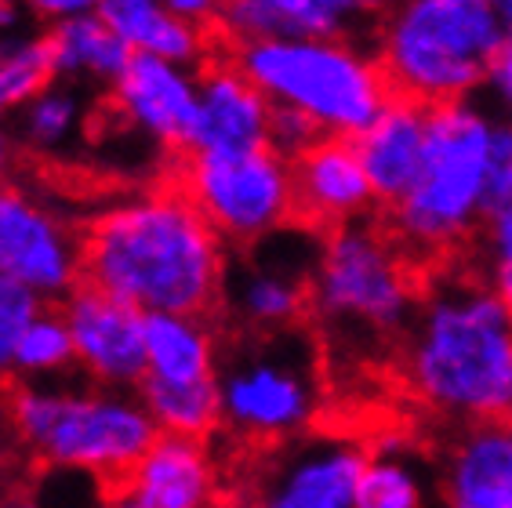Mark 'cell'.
I'll list each match as a JSON object with an SVG mask.
<instances>
[{"label":"cell","mask_w":512,"mask_h":508,"mask_svg":"<svg viewBox=\"0 0 512 508\" xmlns=\"http://www.w3.org/2000/svg\"><path fill=\"white\" fill-rule=\"evenodd\" d=\"M498 120L476 98L429 106L425 157L414 186L385 207L389 233L411 258H440L487 225V167Z\"/></svg>","instance_id":"obj_3"},{"label":"cell","mask_w":512,"mask_h":508,"mask_svg":"<svg viewBox=\"0 0 512 508\" xmlns=\"http://www.w3.org/2000/svg\"><path fill=\"white\" fill-rule=\"evenodd\" d=\"M168 8L175 11L178 19L204 26V30L218 33V15H222V0H168Z\"/></svg>","instance_id":"obj_34"},{"label":"cell","mask_w":512,"mask_h":508,"mask_svg":"<svg viewBox=\"0 0 512 508\" xmlns=\"http://www.w3.org/2000/svg\"><path fill=\"white\" fill-rule=\"evenodd\" d=\"M411 392L458 421L512 418V309L491 280L440 276L400 338Z\"/></svg>","instance_id":"obj_2"},{"label":"cell","mask_w":512,"mask_h":508,"mask_svg":"<svg viewBox=\"0 0 512 508\" xmlns=\"http://www.w3.org/2000/svg\"><path fill=\"white\" fill-rule=\"evenodd\" d=\"M512 200V120H498L491 135V167H487V218Z\"/></svg>","instance_id":"obj_32"},{"label":"cell","mask_w":512,"mask_h":508,"mask_svg":"<svg viewBox=\"0 0 512 508\" xmlns=\"http://www.w3.org/2000/svg\"><path fill=\"white\" fill-rule=\"evenodd\" d=\"M55 80L44 30L0 37V120L19 113L33 95Z\"/></svg>","instance_id":"obj_26"},{"label":"cell","mask_w":512,"mask_h":508,"mask_svg":"<svg viewBox=\"0 0 512 508\" xmlns=\"http://www.w3.org/2000/svg\"><path fill=\"white\" fill-rule=\"evenodd\" d=\"M215 316L146 313L149 371L164 381H207L218 371Z\"/></svg>","instance_id":"obj_23"},{"label":"cell","mask_w":512,"mask_h":508,"mask_svg":"<svg viewBox=\"0 0 512 508\" xmlns=\"http://www.w3.org/2000/svg\"><path fill=\"white\" fill-rule=\"evenodd\" d=\"M99 15L138 55H157L197 69L222 48L215 30L178 19L168 0H102Z\"/></svg>","instance_id":"obj_21"},{"label":"cell","mask_w":512,"mask_h":508,"mask_svg":"<svg viewBox=\"0 0 512 508\" xmlns=\"http://www.w3.org/2000/svg\"><path fill=\"white\" fill-rule=\"evenodd\" d=\"M19 157H22L19 131H11V127H4V120H0V182H8V178H15V167H19Z\"/></svg>","instance_id":"obj_36"},{"label":"cell","mask_w":512,"mask_h":508,"mask_svg":"<svg viewBox=\"0 0 512 508\" xmlns=\"http://www.w3.org/2000/svg\"><path fill=\"white\" fill-rule=\"evenodd\" d=\"M491 4H494V11H498V19H502L505 33H509V40H512V0H491Z\"/></svg>","instance_id":"obj_37"},{"label":"cell","mask_w":512,"mask_h":508,"mask_svg":"<svg viewBox=\"0 0 512 508\" xmlns=\"http://www.w3.org/2000/svg\"><path fill=\"white\" fill-rule=\"evenodd\" d=\"M142 403L157 418L160 432H178L207 440L215 429H222V396H218V378L207 381H164L157 374H146L138 381Z\"/></svg>","instance_id":"obj_24"},{"label":"cell","mask_w":512,"mask_h":508,"mask_svg":"<svg viewBox=\"0 0 512 508\" xmlns=\"http://www.w3.org/2000/svg\"><path fill=\"white\" fill-rule=\"evenodd\" d=\"M229 254L175 175L80 225V280L142 313H222Z\"/></svg>","instance_id":"obj_1"},{"label":"cell","mask_w":512,"mask_h":508,"mask_svg":"<svg viewBox=\"0 0 512 508\" xmlns=\"http://www.w3.org/2000/svg\"><path fill=\"white\" fill-rule=\"evenodd\" d=\"M0 276L48 298L80 284V225H69L15 178L0 182Z\"/></svg>","instance_id":"obj_10"},{"label":"cell","mask_w":512,"mask_h":508,"mask_svg":"<svg viewBox=\"0 0 512 508\" xmlns=\"http://www.w3.org/2000/svg\"><path fill=\"white\" fill-rule=\"evenodd\" d=\"M109 95L120 117L135 131H142L149 142H157L175 157L189 153L200 106V77L193 66L135 51Z\"/></svg>","instance_id":"obj_14"},{"label":"cell","mask_w":512,"mask_h":508,"mask_svg":"<svg viewBox=\"0 0 512 508\" xmlns=\"http://www.w3.org/2000/svg\"><path fill=\"white\" fill-rule=\"evenodd\" d=\"M106 508H222L215 461L204 440L160 432L128 472L99 483Z\"/></svg>","instance_id":"obj_12"},{"label":"cell","mask_w":512,"mask_h":508,"mask_svg":"<svg viewBox=\"0 0 512 508\" xmlns=\"http://www.w3.org/2000/svg\"><path fill=\"white\" fill-rule=\"evenodd\" d=\"M197 77L200 106L189 153L269 146L273 98L247 77L226 48H218L204 66H197Z\"/></svg>","instance_id":"obj_18"},{"label":"cell","mask_w":512,"mask_h":508,"mask_svg":"<svg viewBox=\"0 0 512 508\" xmlns=\"http://www.w3.org/2000/svg\"><path fill=\"white\" fill-rule=\"evenodd\" d=\"M73 360H77V342H73L62 305L59 309L44 305L22 331L19 349H15V367H19V374H59Z\"/></svg>","instance_id":"obj_27"},{"label":"cell","mask_w":512,"mask_h":508,"mask_svg":"<svg viewBox=\"0 0 512 508\" xmlns=\"http://www.w3.org/2000/svg\"><path fill=\"white\" fill-rule=\"evenodd\" d=\"M291 175H295V222L316 233L367 218L371 207H378L360 149L345 135L316 138L306 153L291 160Z\"/></svg>","instance_id":"obj_17"},{"label":"cell","mask_w":512,"mask_h":508,"mask_svg":"<svg viewBox=\"0 0 512 508\" xmlns=\"http://www.w3.org/2000/svg\"><path fill=\"white\" fill-rule=\"evenodd\" d=\"M327 131L316 124L309 113L295 106H280L273 102V120H269V146L280 149L287 160H295L298 153H306L316 138H324Z\"/></svg>","instance_id":"obj_30"},{"label":"cell","mask_w":512,"mask_h":508,"mask_svg":"<svg viewBox=\"0 0 512 508\" xmlns=\"http://www.w3.org/2000/svg\"><path fill=\"white\" fill-rule=\"evenodd\" d=\"M287 225L247 244V262L229 265L222 309L240 331H276L306 323L313 313V273L320 247L287 251ZM324 240V236H320Z\"/></svg>","instance_id":"obj_11"},{"label":"cell","mask_w":512,"mask_h":508,"mask_svg":"<svg viewBox=\"0 0 512 508\" xmlns=\"http://www.w3.org/2000/svg\"><path fill=\"white\" fill-rule=\"evenodd\" d=\"M222 429L247 447H280L320 411V356L306 323L218 342Z\"/></svg>","instance_id":"obj_8"},{"label":"cell","mask_w":512,"mask_h":508,"mask_svg":"<svg viewBox=\"0 0 512 508\" xmlns=\"http://www.w3.org/2000/svg\"><path fill=\"white\" fill-rule=\"evenodd\" d=\"M487 258H491V284L512 309V200L487 218Z\"/></svg>","instance_id":"obj_31"},{"label":"cell","mask_w":512,"mask_h":508,"mask_svg":"<svg viewBox=\"0 0 512 508\" xmlns=\"http://www.w3.org/2000/svg\"><path fill=\"white\" fill-rule=\"evenodd\" d=\"M447 508H512V418L473 421L451 454Z\"/></svg>","instance_id":"obj_20"},{"label":"cell","mask_w":512,"mask_h":508,"mask_svg":"<svg viewBox=\"0 0 512 508\" xmlns=\"http://www.w3.org/2000/svg\"><path fill=\"white\" fill-rule=\"evenodd\" d=\"M356 508H422V479L393 447L367 454L356 487Z\"/></svg>","instance_id":"obj_28"},{"label":"cell","mask_w":512,"mask_h":508,"mask_svg":"<svg viewBox=\"0 0 512 508\" xmlns=\"http://www.w3.org/2000/svg\"><path fill=\"white\" fill-rule=\"evenodd\" d=\"M44 40H48L55 80H66V84L113 88L135 55L99 11L51 22L44 26Z\"/></svg>","instance_id":"obj_22"},{"label":"cell","mask_w":512,"mask_h":508,"mask_svg":"<svg viewBox=\"0 0 512 508\" xmlns=\"http://www.w3.org/2000/svg\"><path fill=\"white\" fill-rule=\"evenodd\" d=\"M0 414L37 461L91 472L99 483L128 472L160 436L146 403L138 407L102 389H40L26 374L0 385Z\"/></svg>","instance_id":"obj_5"},{"label":"cell","mask_w":512,"mask_h":508,"mask_svg":"<svg viewBox=\"0 0 512 508\" xmlns=\"http://www.w3.org/2000/svg\"><path fill=\"white\" fill-rule=\"evenodd\" d=\"M487 84L494 88V95H498V102H502V109L509 113V120H512V40L502 48L498 62H494L491 80H487Z\"/></svg>","instance_id":"obj_35"},{"label":"cell","mask_w":512,"mask_h":508,"mask_svg":"<svg viewBox=\"0 0 512 508\" xmlns=\"http://www.w3.org/2000/svg\"><path fill=\"white\" fill-rule=\"evenodd\" d=\"M222 48L273 102L309 113L327 135L356 138L393 102L378 51L356 40L269 37Z\"/></svg>","instance_id":"obj_6"},{"label":"cell","mask_w":512,"mask_h":508,"mask_svg":"<svg viewBox=\"0 0 512 508\" xmlns=\"http://www.w3.org/2000/svg\"><path fill=\"white\" fill-rule=\"evenodd\" d=\"M80 367L102 385H138L149 371L146 313L117 294L80 280L62 298Z\"/></svg>","instance_id":"obj_13"},{"label":"cell","mask_w":512,"mask_h":508,"mask_svg":"<svg viewBox=\"0 0 512 508\" xmlns=\"http://www.w3.org/2000/svg\"><path fill=\"white\" fill-rule=\"evenodd\" d=\"M418 298L422 287L414 258L389 233V225L356 218L324 233L309 316L324 323L335 338H404Z\"/></svg>","instance_id":"obj_7"},{"label":"cell","mask_w":512,"mask_h":508,"mask_svg":"<svg viewBox=\"0 0 512 508\" xmlns=\"http://www.w3.org/2000/svg\"><path fill=\"white\" fill-rule=\"evenodd\" d=\"M22 4H26V11L40 26H51V22L59 19H73V15H88V11L102 8V0H22Z\"/></svg>","instance_id":"obj_33"},{"label":"cell","mask_w":512,"mask_h":508,"mask_svg":"<svg viewBox=\"0 0 512 508\" xmlns=\"http://www.w3.org/2000/svg\"><path fill=\"white\" fill-rule=\"evenodd\" d=\"M84 124V102L77 95V84L66 80H51L48 88L33 95L26 106L19 109V142L22 149L33 153H55L77 135Z\"/></svg>","instance_id":"obj_25"},{"label":"cell","mask_w":512,"mask_h":508,"mask_svg":"<svg viewBox=\"0 0 512 508\" xmlns=\"http://www.w3.org/2000/svg\"><path fill=\"white\" fill-rule=\"evenodd\" d=\"M509 44L491 0H393L375 51L393 95L422 106L473 98Z\"/></svg>","instance_id":"obj_4"},{"label":"cell","mask_w":512,"mask_h":508,"mask_svg":"<svg viewBox=\"0 0 512 508\" xmlns=\"http://www.w3.org/2000/svg\"><path fill=\"white\" fill-rule=\"evenodd\" d=\"M40 309H44V298L37 291H30L11 276H0V385L15 374L11 367H15L19 338Z\"/></svg>","instance_id":"obj_29"},{"label":"cell","mask_w":512,"mask_h":508,"mask_svg":"<svg viewBox=\"0 0 512 508\" xmlns=\"http://www.w3.org/2000/svg\"><path fill=\"white\" fill-rule=\"evenodd\" d=\"M222 508H226V505H222Z\"/></svg>","instance_id":"obj_38"},{"label":"cell","mask_w":512,"mask_h":508,"mask_svg":"<svg viewBox=\"0 0 512 508\" xmlns=\"http://www.w3.org/2000/svg\"><path fill=\"white\" fill-rule=\"evenodd\" d=\"M425 127H429V106L393 95V102L353 138L367 178L375 186L378 207H393L414 186L425 157Z\"/></svg>","instance_id":"obj_19"},{"label":"cell","mask_w":512,"mask_h":508,"mask_svg":"<svg viewBox=\"0 0 512 508\" xmlns=\"http://www.w3.org/2000/svg\"><path fill=\"white\" fill-rule=\"evenodd\" d=\"M367 450L342 436L309 440L291 450L262 483L247 490L240 505L226 508H356V487Z\"/></svg>","instance_id":"obj_16"},{"label":"cell","mask_w":512,"mask_h":508,"mask_svg":"<svg viewBox=\"0 0 512 508\" xmlns=\"http://www.w3.org/2000/svg\"><path fill=\"white\" fill-rule=\"evenodd\" d=\"M175 178L226 244L247 247L295 222L291 160L273 146L182 153Z\"/></svg>","instance_id":"obj_9"},{"label":"cell","mask_w":512,"mask_h":508,"mask_svg":"<svg viewBox=\"0 0 512 508\" xmlns=\"http://www.w3.org/2000/svg\"><path fill=\"white\" fill-rule=\"evenodd\" d=\"M393 0H222V44L269 37H375Z\"/></svg>","instance_id":"obj_15"}]
</instances>
